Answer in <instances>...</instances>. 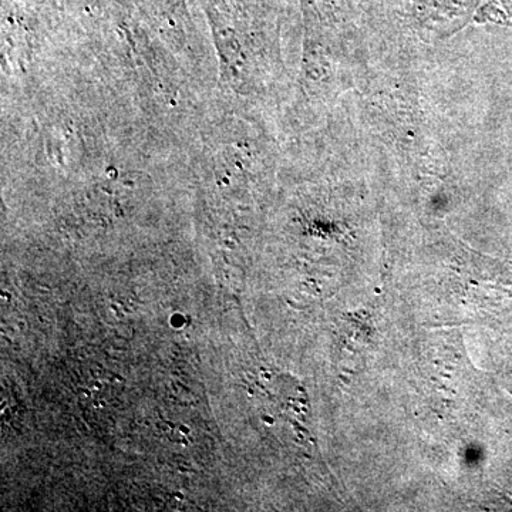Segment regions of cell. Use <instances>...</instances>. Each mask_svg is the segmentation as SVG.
I'll return each mask as SVG.
<instances>
[{"mask_svg":"<svg viewBox=\"0 0 512 512\" xmlns=\"http://www.w3.org/2000/svg\"><path fill=\"white\" fill-rule=\"evenodd\" d=\"M511 9H512V0H511Z\"/></svg>","mask_w":512,"mask_h":512,"instance_id":"1","label":"cell"}]
</instances>
